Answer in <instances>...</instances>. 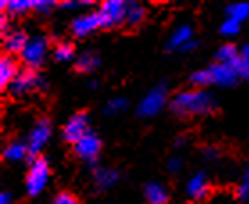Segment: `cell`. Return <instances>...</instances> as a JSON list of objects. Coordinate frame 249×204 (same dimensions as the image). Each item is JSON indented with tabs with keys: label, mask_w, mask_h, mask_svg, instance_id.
Returning <instances> with one entry per match:
<instances>
[{
	"label": "cell",
	"mask_w": 249,
	"mask_h": 204,
	"mask_svg": "<svg viewBox=\"0 0 249 204\" xmlns=\"http://www.w3.org/2000/svg\"><path fill=\"white\" fill-rule=\"evenodd\" d=\"M52 204H79V201H77V197H75L74 193L61 192V193H57L56 197H54Z\"/></svg>",
	"instance_id": "25"
},
{
	"label": "cell",
	"mask_w": 249,
	"mask_h": 204,
	"mask_svg": "<svg viewBox=\"0 0 249 204\" xmlns=\"http://www.w3.org/2000/svg\"><path fill=\"white\" fill-rule=\"evenodd\" d=\"M4 158L7 161H18V159L29 158V147L22 142H11L4 149Z\"/></svg>",
	"instance_id": "19"
},
{
	"label": "cell",
	"mask_w": 249,
	"mask_h": 204,
	"mask_svg": "<svg viewBox=\"0 0 249 204\" xmlns=\"http://www.w3.org/2000/svg\"><path fill=\"white\" fill-rule=\"evenodd\" d=\"M49 138H51V124H49V120H40L38 124L34 125V129L31 131V136H29L27 147H29V161L31 163L38 158V153L49 142Z\"/></svg>",
	"instance_id": "8"
},
{
	"label": "cell",
	"mask_w": 249,
	"mask_h": 204,
	"mask_svg": "<svg viewBox=\"0 0 249 204\" xmlns=\"http://www.w3.org/2000/svg\"><path fill=\"white\" fill-rule=\"evenodd\" d=\"M145 18V9L140 4H127V13H125V23L129 27H136L140 25Z\"/></svg>",
	"instance_id": "20"
},
{
	"label": "cell",
	"mask_w": 249,
	"mask_h": 204,
	"mask_svg": "<svg viewBox=\"0 0 249 204\" xmlns=\"http://www.w3.org/2000/svg\"><path fill=\"white\" fill-rule=\"evenodd\" d=\"M117 177L119 176H117V172H113V170L101 169L95 172V185L99 188H108L117 181Z\"/></svg>",
	"instance_id": "23"
},
{
	"label": "cell",
	"mask_w": 249,
	"mask_h": 204,
	"mask_svg": "<svg viewBox=\"0 0 249 204\" xmlns=\"http://www.w3.org/2000/svg\"><path fill=\"white\" fill-rule=\"evenodd\" d=\"M54 7L52 0H34V11L38 13H49Z\"/></svg>",
	"instance_id": "28"
},
{
	"label": "cell",
	"mask_w": 249,
	"mask_h": 204,
	"mask_svg": "<svg viewBox=\"0 0 249 204\" xmlns=\"http://www.w3.org/2000/svg\"><path fill=\"white\" fill-rule=\"evenodd\" d=\"M99 27H101L99 15L97 13H86V15H81V17L75 18L72 25H70V31H72L75 38H83V36L93 33Z\"/></svg>",
	"instance_id": "11"
},
{
	"label": "cell",
	"mask_w": 249,
	"mask_h": 204,
	"mask_svg": "<svg viewBox=\"0 0 249 204\" xmlns=\"http://www.w3.org/2000/svg\"><path fill=\"white\" fill-rule=\"evenodd\" d=\"M49 183V165L43 158H36L29 167L27 179H25V188L29 195H38L43 192V188Z\"/></svg>",
	"instance_id": "4"
},
{
	"label": "cell",
	"mask_w": 249,
	"mask_h": 204,
	"mask_svg": "<svg viewBox=\"0 0 249 204\" xmlns=\"http://www.w3.org/2000/svg\"><path fill=\"white\" fill-rule=\"evenodd\" d=\"M188 41H192V29L188 25H181L172 33L169 40V49H183Z\"/></svg>",
	"instance_id": "17"
},
{
	"label": "cell",
	"mask_w": 249,
	"mask_h": 204,
	"mask_svg": "<svg viewBox=\"0 0 249 204\" xmlns=\"http://www.w3.org/2000/svg\"><path fill=\"white\" fill-rule=\"evenodd\" d=\"M2 9H6V13L11 17H22L27 11H34V2H31V0H9V2H2Z\"/></svg>",
	"instance_id": "15"
},
{
	"label": "cell",
	"mask_w": 249,
	"mask_h": 204,
	"mask_svg": "<svg viewBox=\"0 0 249 204\" xmlns=\"http://www.w3.org/2000/svg\"><path fill=\"white\" fill-rule=\"evenodd\" d=\"M29 43L27 34L22 33V31H11V33H6L4 36V49L9 56H15V54H20L25 51V47Z\"/></svg>",
	"instance_id": "13"
},
{
	"label": "cell",
	"mask_w": 249,
	"mask_h": 204,
	"mask_svg": "<svg viewBox=\"0 0 249 204\" xmlns=\"http://www.w3.org/2000/svg\"><path fill=\"white\" fill-rule=\"evenodd\" d=\"M165 102H167V88L165 86H156L142 99L140 106H138V113L142 117H153L163 108Z\"/></svg>",
	"instance_id": "7"
},
{
	"label": "cell",
	"mask_w": 249,
	"mask_h": 204,
	"mask_svg": "<svg viewBox=\"0 0 249 204\" xmlns=\"http://www.w3.org/2000/svg\"><path fill=\"white\" fill-rule=\"evenodd\" d=\"M217 59H219V63L231 65V67H233V65L240 59V56H238V52H237V47L230 45V43L219 47V51H217Z\"/></svg>",
	"instance_id": "21"
},
{
	"label": "cell",
	"mask_w": 249,
	"mask_h": 204,
	"mask_svg": "<svg viewBox=\"0 0 249 204\" xmlns=\"http://www.w3.org/2000/svg\"><path fill=\"white\" fill-rule=\"evenodd\" d=\"M125 13H127V4L122 0H106L102 2L99 7V20H101V27L111 29L117 25L125 23Z\"/></svg>",
	"instance_id": "3"
},
{
	"label": "cell",
	"mask_w": 249,
	"mask_h": 204,
	"mask_svg": "<svg viewBox=\"0 0 249 204\" xmlns=\"http://www.w3.org/2000/svg\"><path fill=\"white\" fill-rule=\"evenodd\" d=\"M20 72H18V63L13 59V56L6 54L0 59V88H9L15 83Z\"/></svg>",
	"instance_id": "12"
},
{
	"label": "cell",
	"mask_w": 249,
	"mask_h": 204,
	"mask_svg": "<svg viewBox=\"0 0 249 204\" xmlns=\"http://www.w3.org/2000/svg\"><path fill=\"white\" fill-rule=\"evenodd\" d=\"M86 133H88V117L83 111L72 115L67 124H65V127H63L65 140L70 143H77Z\"/></svg>",
	"instance_id": "9"
},
{
	"label": "cell",
	"mask_w": 249,
	"mask_h": 204,
	"mask_svg": "<svg viewBox=\"0 0 249 204\" xmlns=\"http://www.w3.org/2000/svg\"><path fill=\"white\" fill-rule=\"evenodd\" d=\"M196 47H197V41H188V43H187V45H185V47H183V49H181V51L183 52H188V51H194V49H196Z\"/></svg>",
	"instance_id": "31"
},
{
	"label": "cell",
	"mask_w": 249,
	"mask_h": 204,
	"mask_svg": "<svg viewBox=\"0 0 249 204\" xmlns=\"http://www.w3.org/2000/svg\"><path fill=\"white\" fill-rule=\"evenodd\" d=\"M45 88V83L41 79L40 75L36 74L34 70H23L20 72L15 83L9 86V90L15 97H22V95H27L31 91H36V90H43Z\"/></svg>",
	"instance_id": "6"
},
{
	"label": "cell",
	"mask_w": 249,
	"mask_h": 204,
	"mask_svg": "<svg viewBox=\"0 0 249 204\" xmlns=\"http://www.w3.org/2000/svg\"><path fill=\"white\" fill-rule=\"evenodd\" d=\"M237 193H238V197H240V199L249 197V165H248V169H246V174H244L242 185L238 187Z\"/></svg>",
	"instance_id": "27"
},
{
	"label": "cell",
	"mask_w": 249,
	"mask_h": 204,
	"mask_svg": "<svg viewBox=\"0 0 249 204\" xmlns=\"http://www.w3.org/2000/svg\"><path fill=\"white\" fill-rule=\"evenodd\" d=\"M97 67H99V57H97L95 52H83V54L77 57V61H75V70H77V72H83V74L93 72Z\"/></svg>",
	"instance_id": "18"
},
{
	"label": "cell",
	"mask_w": 249,
	"mask_h": 204,
	"mask_svg": "<svg viewBox=\"0 0 249 204\" xmlns=\"http://www.w3.org/2000/svg\"><path fill=\"white\" fill-rule=\"evenodd\" d=\"M125 106H127L125 99H113V101H109V104H108V113L122 111V109H125Z\"/></svg>",
	"instance_id": "29"
},
{
	"label": "cell",
	"mask_w": 249,
	"mask_h": 204,
	"mask_svg": "<svg viewBox=\"0 0 249 204\" xmlns=\"http://www.w3.org/2000/svg\"><path fill=\"white\" fill-rule=\"evenodd\" d=\"M240 77L237 68L224 63H215L206 70H199L192 74L190 83L196 86H208V85H221V86H231L237 83Z\"/></svg>",
	"instance_id": "2"
},
{
	"label": "cell",
	"mask_w": 249,
	"mask_h": 204,
	"mask_svg": "<svg viewBox=\"0 0 249 204\" xmlns=\"http://www.w3.org/2000/svg\"><path fill=\"white\" fill-rule=\"evenodd\" d=\"M244 59V61H248L249 63V43L248 45H244V49H242V56H240Z\"/></svg>",
	"instance_id": "33"
},
{
	"label": "cell",
	"mask_w": 249,
	"mask_h": 204,
	"mask_svg": "<svg viewBox=\"0 0 249 204\" xmlns=\"http://www.w3.org/2000/svg\"><path fill=\"white\" fill-rule=\"evenodd\" d=\"M215 108L213 97L204 90H185L172 97L170 109L179 117H196L206 115Z\"/></svg>",
	"instance_id": "1"
},
{
	"label": "cell",
	"mask_w": 249,
	"mask_h": 204,
	"mask_svg": "<svg viewBox=\"0 0 249 204\" xmlns=\"http://www.w3.org/2000/svg\"><path fill=\"white\" fill-rule=\"evenodd\" d=\"M233 67L237 68V72H238V75H240V77H246V79H249V63L248 61H244L242 57H240V59H238Z\"/></svg>",
	"instance_id": "30"
},
{
	"label": "cell",
	"mask_w": 249,
	"mask_h": 204,
	"mask_svg": "<svg viewBox=\"0 0 249 204\" xmlns=\"http://www.w3.org/2000/svg\"><path fill=\"white\" fill-rule=\"evenodd\" d=\"M228 20H233V22L240 23L242 20L249 17V4L246 2H240V4H231V6L228 7Z\"/></svg>",
	"instance_id": "22"
},
{
	"label": "cell",
	"mask_w": 249,
	"mask_h": 204,
	"mask_svg": "<svg viewBox=\"0 0 249 204\" xmlns=\"http://www.w3.org/2000/svg\"><path fill=\"white\" fill-rule=\"evenodd\" d=\"M47 54V40L43 36H34L29 38V43L25 47V51L22 52V61L25 67H29V70H36L43 65Z\"/></svg>",
	"instance_id": "5"
},
{
	"label": "cell",
	"mask_w": 249,
	"mask_h": 204,
	"mask_svg": "<svg viewBox=\"0 0 249 204\" xmlns=\"http://www.w3.org/2000/svg\"><path fill=\"white\" fill-rule=\"evenodd\" d=\"M54 57L57 61H70L74 57V47L70 43H59L54 49Z\"/></svg>",
	"instance_id": "24"
},
{
	"label": "cell",
	"mask_w": 249,
	"mask_h": 204,
	"mask_svg": "<svg viewBox=\"0 0 249 204\" xmlns=\"http://www.w3.org/2000/svg\"><path fill=\"white\" fill-rule=\"evenodd\" d=\"M0 204H11V195L9 193H2L0 195Z\"/></svg>",
	"instance_id": "32"
},
{
	"label": "cell",
	"mask_w": 249,
	"mask_h": 204,
	"mask_svg": "<svg viewBox=\"0 0 249 204\" xmlns=\"http://www.w3.org/2000/svg\"><path fill=\"white\" fill-rule=\"evenodd\" d=\"M187 192L190 195V199L194 201H203L210 195V185L206 181V176H204L203 172H197L196 176L188 181V187H187Z\"/></svg>",
	"instance_id": "14"
},
{
	"label": "cell",
	"mask_w": 249,
	"mask_h": 204,
	"mask_svg": "<svg viewBox=\"0 0 249 204\" xmlns=\"http://www.w3.org/2000/svg\"><path fill=\"white\" fill-rule=\"evenodd\" d=\"M238 29H240V23L233 22V20H226V22L221 25V33L224 36H233V34L238 33Z\"/></svg>",
	"instance_id": "26"
},
{
	"label": "cell",
	"mask_w": 249,
	"mask_h": 204,
	"mask_svg": "<svg viewBox=\"0 0 249 204\" xmlns=\"http://www.w3.org/2000/svg\"><path fill=\"white\" fill-rule=\"evenodd\" d=\"M145 197L149 204H167L169 203V193L161 185L158 183H151L145 187Z\"/></svg>",
	"instance_id": "16"
},
{
	"label": "cell",
	"mask_w": 249,
	"mask_h": 204,
	"mask_svg": "<svg viewBox=\"0 0 249 204\" xmlns=\"http://www.w3.org/2000/svg\"><path fill=\"white\" fill-rule=\"evenodd\" d=\"M6 29H7V17L4 15L2 17V31H6Z\"/></svg>",
	"instance_id": "34"
},
{
	"label": "cell",
	"mask_w": 249,
	"mask_h": 204,
	"mask_svg": "<svg viewBox=\"0 0 249 204\" xmlns=\"http://www.w3.org/2000/svg\"><path fill=\"white\" fill-rule=\"evenodd\" d=\"M74 153L79 156L81 159L86 161H93L101 153V140L97 138V135L93 133H86L79 142L74 143Z\"/></svg>",
	"instance_id": "10"
}]
</instances>
